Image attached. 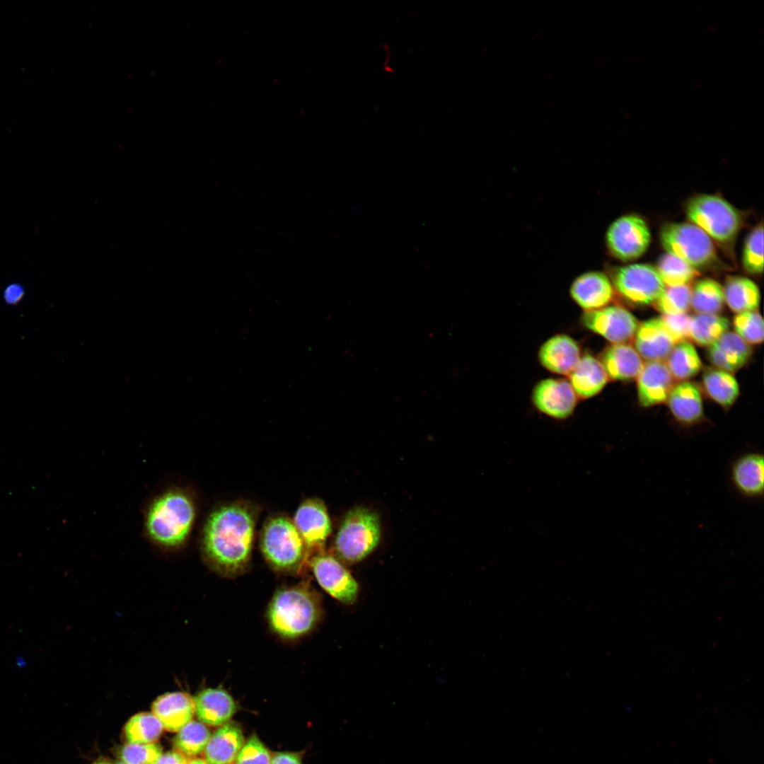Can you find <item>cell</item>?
Masks as SVG:
<instances>
[{
	"mask_svg": "<svg viewBox=\"0 0 764 764\" xmlns=\"http://www.w3.org/2000/svg\"><path fill=\"white\" fill-rule=\"evenodd\" d=\"M151 710L163 728L172 732H178L195 714L193 698L184 692L168 693L158 697Z\"/></svg>",
	"mask_w": 764,
	"mask_h": 764,
	"instance_id": "20",
	"label": "cell"
},
{
	"mask_svg": "<svg viewBox=\"0 0 764 764\" xmlns=\"http://www.w3.org/2000/svg\"><path fill=\"white\" fill-rule=\"evenodd\" d=\"M569 376V383L577 396L582 398L597 395L608 380L599 360L590 354L580 358Z\"/></svg>",
	"mask_w": 764,
	"mask_h": 764,
	"instance_id": "25",
	"label": "cell"
},
{
	"mask_svg": "<svg viewBox=\"0 0 764 764\" xmlns=\"http://www.w3.org/2000/svg\"><path fill=\"white\" fill-rule=\"evenodd\" d=\"M581 321L587 329L613 344L627 343L634 338L639 326L635 316L618 305L585 311Z\"/></svg>",
	"mask_w": 764,
	"mask_h": 764,
	"instance_id": "10",
	"label": "cell"
},
{
	"mask_svg": "<svg viewBox=\"0 0 764 764\" xmlns=\"http://www.w3.org/2000/svg\"><path fill=\"white\" fill-rule=\"evenodd\" d=\"M532 400L540 412L559 420L569 417L577 405V395L569 381L562 378L540 381L533 388Z\"/></svg>",
	"mask_w": 764,
	"mask_h": 764,
	"instance_id": "12",
	"label": "cell"
},
{
	"mask_svg": "<svg viewBox=\"0 0 764 764\" xmlns=\"http://www.w3.org/2000/svg\"><path fill=\"white\" fill-rule=\"evenodd\" d=\"M702 384L709 397L723 407H731L739 395L735 377L719 369L707 370L702 376Z\"/></svg>",
	"mask_w": 764,
	"mask_h": 764,
	"instance_id": "27",
	"label": "cell"
},
{
	"mask_svg": "<svg viewBox=\"0 0 764 764\" xmlns=\"http://www.w3.org/2000/svg\"><path fill=\"white\" fill-rule=\"evenodd\" d=\"M656 269L665 286L669 287L687 285L697 274L692 266L668 253L659 257Z\"/></svg>",
	"mask_w": 764,
	"mask_h": 764,
	"instance_id": "33",
	"label": "cell"
},
{
	"mask_svg": "<svg viewBox=\"0 0 764 764\" xmlns=\"http://www.w3.org/2000/svg\"><path fill=\"white\" fill-rule=\"evenodd\" d=\"M272 757L262 741L253 734L244 743L233 764H270Z\"/></svg>",
	"mask_w": 764,
	"mask_h": 764,
	"instance_id": "38",
	"label": "cell"
},
{
	"mask_svg": "<svg viewBox=\"0 0 764 764\" xmlns=\"http://www.w3.org/2000/svg\"><path fill=\"white\" fill-rule=\"evenodd\" d=\"M93 764H110V763H108V761H105V760H98V761L95 762Z\"/></svg>",
	"mask_w": 764,
	"mask_h": 764,
	"instance_id": "44",
	"label": "cell"
},
{
	"mask_svg": "<svg viewBox=\"0 0 764 764\" xmlns=\"http://www.w3.org/2000/svg\"><path fill=\"white\" fill-rule=\"evenodd\" d=\"M580 358L578 344L566 335L550 337L541 346L538 352V359L543 366L562 375H569Z\"/></svg>",
	"mask_w": 764,
	"mask_h": 764,
	"instance_id": "19",
	"label": "cell"
},
{
	"mask_svg": "<svg viewBox=\"0 0 764 764\" xmlns=\"http://www.w3.org/2000/svg\"><path fill=\"white\" fill-rule=\"evenodd\" d=\"M313 573L320 586L342 603H354L359 585L349 570L334 556L319 553L311 559Z\"/></svg>",
	"mask_w": 764,
	"mask_h": 764,
	"instance_id": "11",
	"label": "cell"
},
{
	"mask_svg": "<svg viewBox=\"0 0 764 764\" xmlns=\"http://www.w3.org/2000/svg\"><path fill=\"white\" fill-rule=\"evenodd\" d=\"M691 288L688 285L665 288L654 302L663 315L686 313L690 306Z\"/></svg>",
	"mask_w": 764,
	"mask_h": 764,
	"instance_id": "35",
	"label": "cell"
},
{
	"mask_svg": "<svg viewBox=\"0 0 764 764\" xmlns=\"http://www.w3.org/2000/svg\"><path fill=\"white\" fill-rule=\"evenodd\" d=\"M730 480L743 497L758 499L763 495L764 458L756 451L745 453L731 464Z\"/></svg>",
	"mask_w": 764,
	"mask_h": 764,
	"instance_id": "16",
	"label": "cell"
},
{
	"mask_svg": "<svg viewBox=\"0 0 764 764\" xmlns=\"http://www.w3.org/2000/svg\"><path fill=\"white\" fill-rule=\"evenodd\" d=\"M321 614V603L316 591L307 584L300 583L276 591L269 603L267 619L275 634L293 639L309 633Z\"/></svg>",
	"mask_w": 764,
	"mask_h": 764,
	"instance_id": "3",
	"label": "cell"
},
{
	"mask_svg": "<svg viewBox=\"0 0 764 764\" xmlns=\"http://www.w3.org/2000/svg\"><path fill=\"white\" fill-rule=\"evenodd\" d=\"M23 295V289L18 284H11L4 293L5 299L10 303H16Z\"/></svg>",
	"mask_w": 764,
	"mask_h": 764,
	"instance_id": "42",
	"label": "cell"
},
{
	"mask_svg": "<svg viewBox=\"0 0 764 764\" xmlns=\"http://www.w3.org/2000/svg\"><path fill=\"white\" fill-rule=\"evenodd\" d=\"M634 340L635 349L647 361L665 360L677 343L661 318L639 324Z\"/></svg>",
	"mask_w": 764,
	"mask_h": 764,
	"instance_id": "15",
	"label": "cell"
},
{
	"mask_svg": "<svg viewBox=\"0 0 764 764\" xmlns=\"http://www.w3.org/2000/svg\"><path fill=\"white\" fill-rule=\"evenodd\" d=\"M260 549L274 569L289 574L301 570L308 553L294 522L284 515L271 516L265 521L260 535Z\"/></svg>",
	"mask_w": 764,
	"mask_h": 764,
	"instance_id": "4",
	"label": "cell"
},
{
	"mask_svg": "<svg viewBox=\"0 0 764 764\" xmlns=\"http://www.w3.org/2000/svg\"><path fill=\"white\" fill-rule=\"evenodd\" d=\"M256 513L248 504L222 505L207 516L201 534V549L209 564L231 577L243 572L250 561Z\"/></svg>",
	"mask_w": 764,
	"mask_h": 764,
	"instance_id": "1",
	"label": "cell"
},
{
	"mask_svg": "<svg viewBox=\"0 0 764 764\" xmlns=\"http://www.w3.org/2000/svg\"><path fill=\"white\" fill-rule=\"evenodd\" d=\"M742 265L744 270L751 274H759L763 273V224L756 226L746 238L742 253Z\"/></svg>",
	"mask_w": 764,
	"mask_h": 764,
	"instance_id": "34",
	"label": "cell"
},
{
	"mask_svg": "<svg viewBox=\"0 0 764 764\" xmlns=\"http://www.w3.org/2000/svg\"><path fill=\"white\" fill-rule=\"evenodd\" d=\"M674 378L665 363L647 361L637 377L639 403L649 407L664 403L674 386Z\"/></svg>",
	"mask_w": 764,
	"mask_h": 764,
	"instance_id": "17",
	"label": "cell"
},
{
	"mask_svg": "<svg viewBox=\"0 0 764 764\" xmlns=\"http://www.w3.org/2000/svg\"><path fill=\"white\" fill-rule=\"evenodd\" d=\"M611 282L624 299L639 305L654 303L666 288L656 267L642 263L617 267Z\"/></svg>",
	"mask_w": 764,
	"mask_h": 764,
	"instance_id": "8",
	"label": "cell"
},
{
	"mask_svg": "<svg viewBox=\"0 0 764 764\" xmlns=\"http://www.w3.org/2000/svg\"><path fill=\"white\" fill-rule=\"evenodd\" d=\"M188 764H208L205 760L196 758L189 761Z\"/></svg>",
	"mask_w": 764,
	"mask_h": 764,
	"instance_id": "43",
	"label": "cell"
},
{
	"mask_svg": "<svg viewBox=\"0 0 764 764\" xmlns=\"http://www.w3.org/2000/svg\"><path fill=\"white\" fill-rule=\"evenodd\" d=\"M599 361L608 378L622 381L637 378L644 365L635 347L627 343L609 346Z\"/></svg>",
	"mask_w": 764,
	"mask_h": 764,
	"instance_id": "22",
	"label": "cell"
},
{
	"mask_svg": "<svg viewBox=\"0 0 764 764\" xmlns=\"http://www.w3.org/2000/svg\"><path fill=\"white\" fill-rule=\"evenodd\" d=\"M243 744L240 725L228 722L211 735L204 751V760L208 764H233Z\"/></svg>",
	"mask_w": 764,
	"mask_h": 764,
	"instance_id": "23",
	"label": "cell"
},
{
	"mask_svg": "<svg viewBox=\"0 0 764 764\" xmlns=\"http://www.w3.org/2000/svg\"><path fill=\"white\" fill-rule=\"evenodd\" d=\"M661 318L676 342L689 338V325L691 316L686 313L663 315Z\"/></svg>",
	"mask_w": 764,
	"mask_h": 764,
	"instance_id": "39",
	"label": "cell"
},
{
	"mask_svg": "<svg viewBox=\"0 0 764 764\" xmlns=\"http://www.w3.org/2000/svg\"><path fill=\"white\" fill-rule=\"evenodd\" d=\"M665 360L673 378L682 381L695 376L702 366L697 350L687 340L677 342Z\"/></svg>",
	"mask_w": 764,
	"mask_h": 764,
	"instance_id": "28",
	"label": "cell"
},
{
	"mask_svg": "<svg viewBox=\"0 0 764 764\" xmlns=\"http://www.w3.org/2000/svg\"><path fill=\"white\" fill-rule=\"evenodd\" d=\"M660 240L668 253L695 270L710 266L717 260V251L712 239L692 223L664 225L660 231Z\"/></svg>",
	"mask_w": 764,
	"mask_h": 764,
	"instance_id": "7",
	"label": "cell"
},
{
	"mask_svg": "<svg viewBox=\"0 0 764 764\" xmlns=\"http://www.w3.org/2000/svg\"><path fill=\"white\" fill-rule=\"evenodd\" d=\"M729 321L719 314L698 313L691 316L689 338L700 346L709 347L729 331Z\"/></svg>",
	"mask_w": 764,
	"mask_h": 764,
	"instance_id": "29",
	"label": "cell"
},
{
	"mask_svg": "<svg viewBox=\"0 0 764 764\" xmlns=\"http://www.w3.org/2000/svg\"><path fill=\"white\" fill-rule=\"evenodd\" d=\"M196 519V505L190 492L172 487L157 494L148 504L144 529L148 539L160 547L176 549L190 537Z\"/></svg>",
	"mask_w": 764,
	"mask_h": 764,
	"instance_id": "2",
	"label": "cell"
},
{
	"mask_svg": "<svg viewBox=\"0 0 764 764\" xmlns=\"http://www.w3.org/2000/svg\"><path fill=\"white\" fill-rule=\"evenodd\" d=\"M163 729L161 722L153 713L141 712L126 723L125 736L130 743H150L160 737Z\"/></svg>",
	"mask_w": 764,
	"mask_h": 764,
	"instance_id": "32",
	"label": "cell"
},
{
	"mask_svg": "<svg viewBox=\"0 0 764 764\" xmlns=\"http://www.w3.org/2000/svg\"><path fill=\"white\" fill-rule=\"evenodd\" d=\"M685 212L690 223L719 243H731L741 227L738 210L717 195L701 194L692 197Z\"/></svg>",
	"mask_w": 764,
	"mask_h": 764,
	"instance_id": "6",
	"label": "cell"
},
{
	"mask_svg": "<svg viewBox=\"0 0 764 764\" xmlns=\"http://www.w3.org/2000/svg\"><path fill=\"white\" fill-rule=\"evenodd\" d=\"M381 538L378 515L374 511L356 507L342 520L334 542L335 553L342 562H359L378 545Z\"/></svg>",
	"mask_w": 764,
	"mask_h": 764,
	"instance_id": "5",
	"label": "cell"
},
{
	"mask_svg": "<svg viewBox=\"0 0 764 764\" xmlns=\"http://www.w3.org/2000/svg\"><path fill=\"white\" fill-rule=\"evenodd\" d=\"M293 522L308 552L321 548L332 531L327 508L318 498L304 500L297 508Z\"/></svg>",
	"mask_w": 764,
	"mask_h": 764,
	"instance_id": "13",
	"label": "cell"
},
{
	"mask_svg": "<svg viewBox=\"0 0 764 764\" xmlns=\"http://www.w3.org/2000/svg\"><path fill=\"white\" fill-rule=\"evenodd\" d=\"M651 242V233L639 216L626 214L614 220L606 233V244L610 253L623 261L642 256Z\"/></svg>",
	"mask_w": 764,
	"mask_h": 764,
	"instance_id": "9",
	"label": "cell"
},
{
	"mask_svg": "<svg viewBox=\"0 0 764 764\" xmlns=\"http://www.w3.org/2000/svg\"><path fill=\"white\" fill-rule=\"evenodd\" d=\"M733 325L735 333L748 345H758L763 342V320L757 311L737 313Z\"/></svg>",
	"mask_w": 764,
	"mask_h": 764,
	"instance_id": "36",
	"label": "cell"
},
{
	"mask_svg": "<svg viewBox=\"0 0 764 764\" xmlns=\"http://www.w3.org/2000/svg\"><path fill=\"white\" fill-rule=\"evenodd\" d=\"M666 400L672 415L681 424H695L703 417L700 390L691 382L682 381L674 386Z\"/></svg>",
	"mask_w": 764,
	"mask_h": 764,
	"instance_id": "24",
	"label": "cell"
},
{
	"mask_svg": "<svg viewBox=\"0 0 764 764\" xmlns=\"http://www.w3.org/2000/svg\"><path fill=\"white\" fill-rule=\"evenodd\" d=\"M724 303L723 287L714 279H700L691 289L690 306L698 313L718 314Z\"/></svg>",
	"mask_w": 764,
	"mask_h": 764,
	"instance_id": "30",
	"label": "cell"
},
{
	"mask_svg": "<svg viewBox=\"0 0 764 764\" xmlns=\"http://www.w3.org/2000/svg\"><path fill=\"white\" fill-rule=\"evenodd\" d=\"M193 700L199 721L212 727H221L229 722L237 709L232 696L220 687L205 688Z\"/></svg>",
	"mask_w": 764,
	"mask_h": 764,
	"instance_id": "18",
	"label": "cell"
},
{
	"mask_svg": "<svg viewBox=\"0 0 764 764\" xmlns=\"http://www.w3.org/2000/svg\"><path fill=\"white\" fill-rule=\"evenodd\" d=\"M187 758L178 751H170L162 754L156 764H188Z\"/></svg>",
	"mask_w": 764,
	"mask_h": 764,
	"instance_id": "40",
	"label": "cell"
},
{
	"mask_svg": "<svg viewBox=\"0 0 764 764\" xmlns=\"http://www.w3.org/2000/svg\"><path fill=\"white\" fill-rule=\"evenodd\" d=\"M162 754L161 746L154 743H127L119 751L120 758L127 764H156Z\"/></svg>",
	"mask_w": 764,
	"mask_h": 764,
	"instance_id": "37",
	"label": "cell"
},
{
	"mask_svg": "<svg viewBox=\"0 0 764 764\" xmlns=\"http://www.w3.org/2000/svg\"><path fill=\"white\" fill-rule=\"evenodd\" d=\"M115 764H127V763H125L122 762V760H120V761L115 762Z\"/></svg>",
	"mask_w": 764,
	"mask_h": 764,
	"instance_id": "45",
	"label": "cell"
},
{
	"mask_svg": "<svg viewBox=\"0 0 764 764\" xmlns=\"http://www.w3.org/2000/svg\"><path fill=\"white\" fill-rule=\"evenodd\" d=\"M724 289V302L734 313L756 311L759 307L760 293L751 279L741 276L727 278Z\"/></svg>",
	"mask_w": 764,
	"mask_h": 764,
	"instance_id": "26",
	"label": "cell"
},
{
	"mask_svg": "<svg viewBox=\"0 0 764 764\" xmlns=\"http://www.w3.org/2000/svg\"><path fill=\"white\" fill-rule=\"evenodd\" d=\"M608 277L599 271L581 274L572 282L569 293L572 299L585 311L600 309L608 305L614 289Z\"/></svg>",
	"mask_w": 764,
	"mask_h": 764,
	"instance_id": "14",
	"label": "cell"
},
{
	"mask_svg": "<svg viewBox=\"0 0 764 764\" xmlns=\"http://www.w3.org/2000/svg\"><path fill=\"white\" fill-rule=\"evenodd\" d=\"M270 764H301V762L296 753H278L272 758Z\"/></svg>",
	"mask_w": 764,
	"mask_h": 764,
	"instance_id": "41",
	"label": "cell"
},
{
	"mask_svg": "<svg viewBox=\"0 0 764 764\" xmlns=\"http://www.w3.org/2000/svg\"><path fill=\"white\" fill-rule=\"evenodd\" d=\"M708 359L717 369L732 373L743 367L751 357L752 349L734 332H727L708 347Z\"/></svg>",
	"mask_w": 764,
	"mask_h": 764,
	"instance_id": "21",
	"label": "cell"
},
{
	"mask_svg": "<svg viewBox=\"0 0 764 764\" xmlns=\"http://www.w3.org/2000/svg\"><path fill=\"white\" fill-rule=\"evenodd\" d=\"M211 735L205 724L191 720L178 731L173 745L186 757L196 756L204 751Z\"/></svg>",
	"mask_w": 764,
	"mask_h": 764,
	"instance_id": "31",
	"label": "cell"
}]
</instances>
